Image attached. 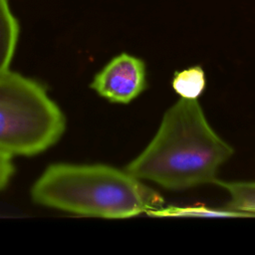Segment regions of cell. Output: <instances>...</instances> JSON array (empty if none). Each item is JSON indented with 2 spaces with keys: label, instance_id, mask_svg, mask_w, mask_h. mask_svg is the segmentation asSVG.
<instances>
[{
  "label": "cell",
  "instance_id": "cell-1",
  "mask_svg": "<svg viewBox=\"0 0 255 255\" xmlns=\"http://www.w3.org/2000/svg\"><path fill=\"white\" fill-rule=\"evenodd\" d=\"M233 154L199 101L179 98L165 111L147 145L125 168L142 181L179 191L216 184L220 167Z\"/></svg>",
  "mask_w": 255,
  "mask_h": 255
},
{
  "label": "cell",
  "instance_id": "cell-2",
  "mask_svg": "<svg viewBox=\"0 0 255 255\" xmlns=\"http://www.w3.org/2000/svg\"><path fill=\"white\" fill-rule=\"evenodd\" d=\"M41 206L90 217L126 219L163 206L162 196L126 168L103 163L57 162L31 187Z\"/></svg>",
  "mask_w": 255,
  "mask_h": 255
},
{
  "label": "cell",
  "instance_id": "cell-3",
  "mask_svg": "<svg viewBox=\"0 0 255 255\" xmlns=\"http://www.w3.org/2000/svg\"><path fill=\"white\" fill-rule=\"evenodd\" d=\"M65 129L62 110L39 82L11 70L0 74V151L37 155L57 143Z\"/></svg>",
  "mask_w": 255,
  "mask_h": 255
},
{
  "label": "cell",
  "instance_id": "cell-4",
  "mask_svg": "<svg viewBox=\"0 0 255 255\" xmlns=\"http://www.w3.org/2000/svg\"><path fill=\"white\" fill-rule=\"evenodd\" d=\"M91 88L111 103L129 104L146 88L145 64L138 57L121 53L94 76Z\"/></svg>",
  "mask_w": 255,
  "mask_h": 255
},
{
  "label": "cell",
  "instance_id": "cell-5",
  "mask_svg": "<svg viewBox=\"0 0 255 255\" xmlns=\"http://www.w3.org/2000/svg\"><path fill=\"white\" fill-rule=\"evenodd\" d=\"M20 27L8 0H0V74L10 70L14 58Z\"/></svg>",
  "mask_w": 255,
  "mask_h": 255
},
{
  "label": "cell",
  "instance_id": "cell-6",
  "mask_svg": "<svg viewBox=\"0 0 255 255\" xmlns=\"http://www.w3.org/2000/svg\"><path fill=\"white\" fill-rule=\"evenodd\" d=\"M217 185L224 188L229 195L226 208L245 216L255 215V180L252 181H221Z\"/></svg>",
  "mask_w": 255,
  "mask_h": 255
},
{
  "label": "cell",
  "instance_id": "cell-7",
  "mask_svg": "<svg viewBox=\"0 0 255 255\" xmlns=\"http://www.w3.org/2000/svg\"><path fill=\"white\" fill-rule=\"evenodd\" d=\"M171 86L182 99L198 100L206 87V78L200 66H192L174 73Z\"/></svg>",
  "mask_w": 255,
  "mask_h": 255
},
{
  "label": "cell",
  "instance_id": "cell-8",
  "mask_svg": "<svg viewBox=\"0 0 255 255\" xmlns=\"http://www.w3.org/2000/svg\"><path fill=\"white\" fill-rule=\"evenodd\" d=\"M150 216H213V217H236L245 216L242 213L229 210L225 208L224 210H215L205 207H174L168 206L151 211L148 213Z\"/></svg>",
  "mask_w": 255,
  "mask_h": 255
},
{
  "label": "cell",
  "instance_id": "cell-9",
  "mask_svg": "<svg viewBox=\"0 0 255 255\" xmlns=\"http://www.w3.org/2000/svg\"><path fill=\"white\" fill-rule=\"evenodd\" d=\"M15 172L13 156L0 151V190H3L10 183Z\"/></svg>",
  "mask_w": 255,
  "mask_h": 255
}]
</instances>
